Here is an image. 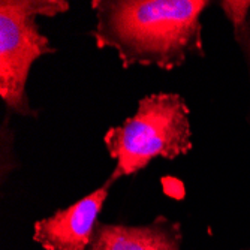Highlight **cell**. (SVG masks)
<instances>
[{
  "instance_id": "1",
  "label": "cell",
  "mask_w": 250,
  "mask_h": 250,
  "mask_svg": "<svg viewBox=\"0 0 250 250\" xmlns=\"http://www.w3.org/2000/svg\"><path fill=\"white\" fill-rule=\"evenodd\" d=\"M206 0H95L99 48H114L125 67L174 69L190 54H204L199 17Z\"/></svg>"
},
{
  "instance_id": "2",
  "label": "cell",
  "mask_w": 250,
  "mask_h": 250,
  "mask_svg": "<svg viewBox=\"0 0 250 250\" xmlns=\"http://www.w3.org/2000/svg\"><path fill=\"white\" fill-rule=\"evenodd\" d=\"M190 111L177 93H153L140 101L136 114L122 126L111 127L104 143L116 161L109 177L117 180L146 168L153 159L168 161L192 148Z\"/></svg>"
},
{
  "instance_id": "3",
  "label": "cell",
  "mask_w": 250,
  "mask_h": 250,
  "mask_svg": "<svg viewBox=\"0 0 250 250\" xmlns=\"http://www.w3.org/2000/svg\"><path fill=\"white\" fill-rule=\"evenodd\" d=\"M63 0H2L0 2V96L6 106L21 116H32L26 81L33 62L56 50L39 33L38 15L56 17L66 12Z\"/></svg>"
},
{
  "instance_id": "4",
  "label": "cell",
  "mask_w": 250,
  "mask_h": 250,
  "mask_svg": "<svg viewBox=\"0 0 250 250\" xmlns=\"http://www.w3.org/2000/svg\"><path fill=\"white\" fill-rule=\"evenodd\" d=\"M112 183L114 180L108 178L102 188L74 206L38 220L33 226V240L45 250H87Z\"/></svg>"
},
{
  "instance_id": "5",
  "label": "cell",
  "mask_w": 250,
  "mask_h": 250,
  "mask_svg": "<svg viewBox=\"0 0 250 250\" xmlns=\"http://www.w3.org/2000/svg\"><path fill=\"white\" fill-rule=\"evenodd\" d=\"M87 250H181L180 226L164 217L146 226L98 222Z\"/></svg>"
},
{
  "instance_id": "6",
  "label": "cell",
  "mask_w": 250,
  "mask_h": 250,
  "mask_svg": "<svg viewBox=\"0 0 250 250\" xmlns=\"http://www.w3.org/2000/svg\"><path fill=\"white\" fill-rule=\"evenodd\" d=\"M220 5L228 20L232 22L235 32L240 30L247 22L250 2H231V0H226V2H222Z\"/></svg>"
},
{
  "instance_id": "7",
  "label": "cell",
  "mask_w": 250,
  "mask_h": 250,
  "mask_svg": "<svg viewBox=\"0 0 250 250\" xmlns=\"http://www.w3.org/2000/svg\"><path fill=\"white\" fill-rule=\"evenodd\" d=\"M235 36H237V41L241 43L243 47V51L250 63V20H247L246 24L235 32Z\"/></svg>"
}]
</instances>
